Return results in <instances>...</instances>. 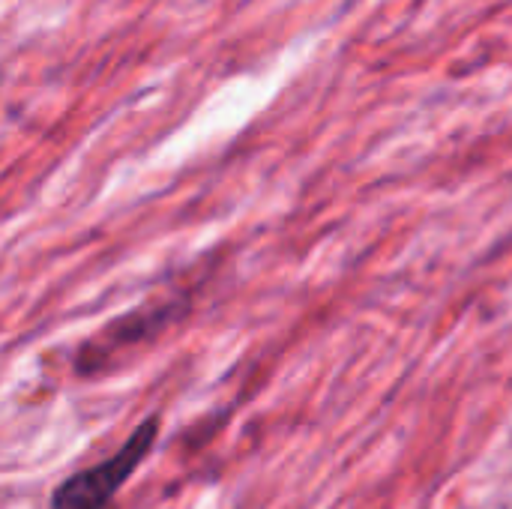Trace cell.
Instances as JSON below:
<instances>
[{
  "label": "cell",
  "instance_id": "obj_1",
  "mask_svg": "<svg viewBox=\"0 0 512 509\" xmlns=\"http://www.w3.org/2000/svg\"><path fill=\"white\" fill-rule=\"evenodd\" d=\"M159 438V417H147L135 426V432L126 438V444L105 462L90 465L72 477H66L54 495L51 509H108L123 483L144 465V459L153 453Z\"/></svg>",
  "mask_w": 512,
  "mask_h": 509
},
{
  "label": "cell",
  "instance_id": "obj_2",
  "mask_svg": "<svg viewBox=\"0 0 512 509\" xmlns=\"http://www.w3.org/2000/svg\"><path fill=\"white\" fill-rule=\"evenodd\" d=\"M171 312H177L174 303H162V306H147L141 312L126 315L123 321H114L102 336H93V342H87L78 354V372H96V366H102V360H108L117 348H126L132 342H138L141 336H153L159 333Z\"/></svg>",
  "mask_w": 512,
  "mask_h": 509
}]
</instances>
